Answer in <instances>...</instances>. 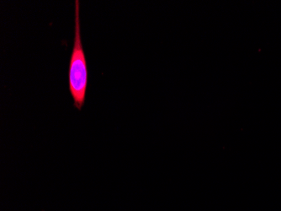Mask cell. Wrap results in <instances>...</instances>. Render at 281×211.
Returning <instances> with one entry per match:
<instances>
[{"instance_id": "cell-1", "label": "cell", "mask_w": 281, "mask_h": 211, "mask_svg": "<svg viewBox=\"0 0 281 211\" xmlns=\"http://www.w3.org/2000/svg\"><path fill=\"white\" fill-rule=\"evenodd\" d=\"M74 8V39L68 68V87L73 99L74 107L81 111L86 99L89 70L82 41L80 2L79 0H75Z\"/></svg>"}]
</instances>
